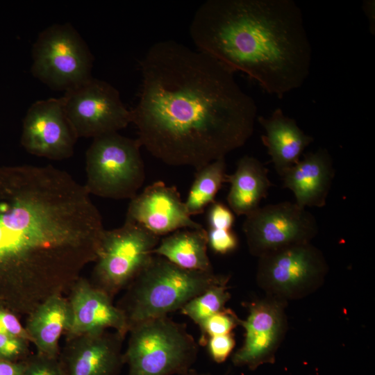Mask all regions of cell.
<instances>
[{"label":"cell","instance_id":"1","mask_svg":"<svg viewBox=\"0 0 375 375\" xmlns=\"http://www.w3.org/2000/svg\"><path fill=\"white\" fill-rule=\"evenodd\" d=\"M85 186L51 165L0 166V305L29 315L71 290L105 232Z\"/></svg>","mask_w":375,"mask_h":375},{"label":"cell","instance_id":"2","mask_svg":"<svg viewBox=\"0 0 375 375\" xmlns=\"http://www.w3.org/2000/svg\"><path fill=\"white\" fill-rule=\"evenodd\" d=\"M131 122L142 147L162 162L196 170L241 147L257 118L235 72L174 40L154 43L140 62Z\"/></svg>","mask_w":375,"mask_h":375},{"label":"cell","instance_id":"3","mask_svg":"<svg viewBox=\"0 0 375 375\" xmlns=\"http://www.w3.org/2000/svg\"><path fill=\"white\" fill-rule=\"evenodd\" d=\"M190 33L198 50L278 98L310 74L312 47L292 0H208L194 12Z\"/></svg>","mask_w":375,"mask_h":375},{"label":"cell","instance_id":"4","mask_svg":"<svg viewBox=\"0 0 375 375\" xmlns=\"http://www.w3.org/2000/svg\"><path fill=\"white\" fill-rule=\"evenodd\" d=\"M229 278L214 271L186 269L153 255L117 306L124 313L130 329L138 322L180 310L208 288Z\"/></svg>","mask_w":375,"mask_h":375},{"label":"cell","instance_id":"5","mask_svg":"<svg viewBox=\"0 0 375 375\" xmlns=\"http://www.w3.org/2000/svg\"><path fill=\"white\" fill-rule=\"evenodd\" d=\"M128 333L127 375L185 374L197 359L198 343L185 324L167 315L138 322Z\"/></svg>","mask_w":375,"mask_h":375},{"label":"cell","instance_id":"6","mask_svg":"<svg viewBox=\"0 0 375 375\" xmlns=\"http://www.w3.org/2000/svg\"><path fill=\"white\" fill-rule=\"evenodd\" d=\"M138 139L111 133L93 138L86 152V183L91 194L133 199L145 179Z\"/></svg>","mask_w":375,"mask_h":375},{"label":"cell","instance_id":"7","mask_svg":"<svg viewBox=\"0 0 375 375\" xmlns=\"http://www.w3.org/2000/svg\"><path fill=\"white\" fill-rule=\"evenodd\" d=\"M258 258L257 285L266 297L286 303L316 292L328 272L324 254L311 242L288 247Z\"/></svg>","mask_w":375,"mask_h":375},{"label":"cell","instance_id":"8","mask_svg":"<svg viewBox=\"0 0 375 375\" xmlns=\"http://www.w3.org/2000/svg\"><path fill=\"white\" fill-rule=\"evenodd\" d=\"M159 242L158 236L131 222L125 221L119 228L105 230L92 284L112 299L147 265Z\"/></svg>","mask_w":375,"mask_h":375},{"label":"cell","instance_id":"9","mask_svg":"<svg viewBox=\"0 0 375 375\" xmlns=\"http://www.w3.org/2000/svg\"><path fill=\"white\" fill-rule=\"evenodd\" d=\"M31 72L54 90L67 92L92 78L93 56L69 24L42 31L33 47Z\"/></svg>","mask_w":375,"mask_h":375},{"label":"cell","instance_id":"10","mask_svg":"<svg viewBox=\"0 0 375 375\" xmlns=\"http://www.w3.org/2000/svg\"><path fill=\"white\" fill-rule=\"evenodd\" d=\"M242 230L249 253L257 258L296 244L311 242L318 233L315 217L295 202L259 207L246 216Z\"/></svg>","mask_w":375,"mask_h":375},{"label":"cell","instance_id":"11","mask_svg":"<svg viewBox=\"0 0 375 375\" xmlns=\"http://www.w3.org/2000/svg\"><path fill=\"white\" fill-rule=\"evenodd\" d=\"M67 117L78 138L118 132L131 123V111L110 83L94 78L65 92Z\"/></svg>","mask_w":375,"mask_h":375},{"label":"cell","instance_id":"12","mask_svg":"<svg viewBox=\"0 0 375 375\" xmlns=\"http://www.w3.org/2000/svg\"><path fill=\"white\" fill-rule=\"evenodd\" d=\"M288 303L266 297L247 303L248 315L240 319L244 330L241 347L232 356L237 367L255 370L265 364H272L288 329L285 307Z\"/></svg>","mask_w":375,"mask_h":375},{"label":"cell","instance_id":"13","mask_svg":"<svg viewBox=\"0 0 375 375\" xmlns=\"http://www.w3.org/2000/svg\"><path fill=\"white\" fill-rule=\"evenodd\" d=\"M77 138L62 97L38 101L27 110L21 144L28 153L51 160L66 159L73 155Z\"/></svg>","mask_w":375,"mask_h":375},{"label":"cell","instance_id":"14","mask_svg":"<svg viewBox=\"0 0 375 375\" xmlns=\"http://www.w3.org/2000/svg\"><path fill=\"white\" fill-rule=\"evenodd\" d=\"M125 221L138 224L159 238L183 228L203 227L188 214L177 188L161 181L131 199Z\"/></svg>","mask_w":375,"mask_h":375},{"label":"cell","instance_id":"15","mask_svg":"<svg viewBox=\"0 0 375 375\" xmlns=\"http://www.w3.org/2000/svg\"><path fill=\"white\" fill-rule=\"evenodd\" d=\"M124 337L106 330L67 338L58 357L64 375H118Z\"/></svg>","mask_w":375,"mask_h":375},{"label":"cell","instance_id":"16","mask_svg":"<svg viewBox=\"0 0 375 375\" xmlns=\"http://www.w3.org/2000/svg\"><path fill=\"white\" fill-rule=\"evenodd\" d=\"M68 300L72 322L66 333L67 338L108 328H112L124 336L128 333V322L122 310L112 303L110 296L88 280L79 278L71 288Z\"/></svg>","mask_w":375,"mask_h":375},{"label":"cell","instance_id":"17","mask_svg":"<svg viewBox=\"0 0 375 375\" xmlns=\"http://www.w3.org/2000/svg\"><path fill=\"white\" fill-rule=\"evenodd\" d=\"M283 187L290 190L299 206L322 208L334 178L333 159L326 149L303 155V159L281 176Z\"/></svg>","mask_w":375,"mask_h":375},{"label":"cell","instance_id":"18","mask_svg":"<svg viewBox=\"0 0 375 375\" xmlns=\"http://www.w3.org/2000/svg\"><path fill=\"white\" fill-rule=\"evenodd\" d=\"M257 120L265 130L262 142L267 149L276 172L281 176L300 160L301 155L314 139L298 126L294 119L285 115L280 108H276L268 117L258 116Z\"/></svg>","mask_w":375,"mask_h":375},{"label":"cell","instance_id":"19","mask_svg":"<svg viewBox=\"0 0 375 375\" xmlns=\"http://www.w3.org/2000/svg\"><path fill=\"white\" fill-rule=\"evenodd\" d=\"M28 316L25 328L37 353L50 358H58L59 340L63 333L69 331L72 322L69 300L62 294H54Z\"/></svg>","mask_w":375,"mask_h":375},{"label":"cell","instance_id":"20","mask_svg":"<svg viewBox=\"0 0 375 375\" xmlns=\"http://www.w3.org/2000/svg\"><path fill=\"white\" fill-rule=\"evenodd\" d=\"M226 182L231 185L226 198L229 208L235 215L245 217L260 207L272 185L268 169L249 156L238 160L235 171L226 175Z\"/></svg>","mask_w":375,"mask_h":375},{"label":"cell","instance_id":"21","mask_svg":"<svg viewBox=\"0 0 375 375\" xmlns=\"http://www.w3.org/2000/svg\"><path fill=\"white\" fill-rule=\"evenodd\" d=\"M206 230L183 228L161 239L153 254L162 256L174 265L190 270L213 271L208 256Z\"/></svg>","mask_w":375,"mask_h":375},{"label":"cell","instance_id":"22","mask_svg":"<svg viewBox=\"0 0 375 375\" xmlns=\"http://www.w3.org/2000/svg\"><path fill=\"white\" fill-rule=\"evenodd\" d=\"M225 158L215 160L197 169L185 205L190 216L203 212L215 203V197L226 182Z\"/></svg>","mask_w":375,"mask_h":375},{"label":"cell","instance_id":"23","mask_svg":"<svg viewBox=\"0 0 375 375\" xmlns=\"http://www.w3.org/2000/svg\"><path fill=\"white\" fill-rule=\"evenodd\" d=\"M228 282L225 281L208 288L187 302L180 309L181 312L199 326L210 316L224 310L231 298Z\"/></svg>","mask_w":375,"mask_h":375},{"label":"cell","instance_id":"24","mask_svg":"<svg viewBox=\"0 0 375 375\" xmlns=\"http://www.w3.org/2000/svg\"><path fill=\"white\" fill-rule=\"evenodd\" d=\"M240 319L231 309L226 308L210 316L199 325L201 331L199 344L206 345L210 337L231 333L240 324Z\"/></svg>","mask_w":375,"mask_h":375},{"label":"cell","instance_id":"25","mask_svg":"<svg viewBox=\"0 0 375 375\" xmlns=\"http://www.w3.org/2000/svg\"><path fill=\"white\" fill-rule=\"evenodd\" d=\"M22 375H64L58 358H50L36 353L24 360Z\"/></svg>","mask_w":375,"mask_h":375},{"label":"cell","instance_id":"26","mask_svg":"<svg viewBox=\"0 0 375 375\" xmlns=\"http://www.w3.org/2000/svg\"><path fill=\"white\" fill-rule=\"evenodd\" d=\"M28 340L0 333V359L21 362L30 355Z\"/></svg>","mask_w":375,"mask_h":375},{"label":"cell","instance_id":"27","mask_svg":"<svg viewBox=\"0 0 375 375\" xmlns=\"http://www.w3.org/2000/svg\"><path fill=\"white\" fill-rule=\"evenodd\" d=\"M207 231L208 246L217 253L226 254L234 251L238 239L232 229H211Z\"/></svg>","mask_w":375,"mask_h":375},{"label":"cell","instance_id":"28","mask_svg":"<svg viewBox=\"0 0 375 375\" xmlns=\"http://www.w3.org/2000/svg\"><path fill=\"white\" fill-rule=\"evenodd\" d=\"M206 345L212 360L217 363H222L231 353L235 342L231 333L210 337L207 340Z\"/></svg>","mask_w":375,"mask_h":375},{"label":"cell","instance_id":"29","mask_svg":"<svg viewBox=\"0 0 375 375\" xmlns=\"http://www.w3.org/2000/svg\"><path fill=\"white\" fill-rule=\"evenodd\" d=\"M207 221L208 228L231 229L235 222L234 213L222 203L215 201L210 205Z\"/></svg>","mask_w":375,"mask_h":375},{"label":"cell","instance_id":"30","mask_svg":"<svg viewBox=\"0 0 375 375\" xmlns=\"http://www.w3.org/2000/svg\"><path fill=\"white\" fill-rule=\"evenodd\" d=\"M0 333L28 340L31 338L17 315L0 305Z\"/></svg>","mask_w":375,"mask_h":375},{"label":"cell","instance_id":"31","mask_svg":"<svg viewBox=\"0 0 375 375\" xmlns=\"http://www.w3.org/2000/svg\"><path fill=\"white\" fill-rule=\"evenodd\" d=\"M25 363L0 359V375H22Z\"/></svg>","mask_w":375,"mask_h":375},{"label":"cell","instance_id":"32","mask_svg":"<svg viewBox=\"0 0 375 375\" xmlns=\"http://www.w3.org/2000/svg\"><path fill=\"white\" fill-rule=\"evenodd\" d=\"M363 9L365 12L369 20V24L372 26H374V24L372 22V19L374 21V1H366L363 3Z\"/></svg>","mask_w":375,"mask_h":375},{"label":"cell","instance_id":"33","mask_svg":"<svg viewBox=\"0 0 375 375\" xmlns=\"http://www.w3.org/2000/svg\"><path fill=\"white\" fill-rule=\"evenodd\" d=\"M197 375H207V374H197Z\"/></svg>","mask_w":375,"mask_h":375}]
</instances>
